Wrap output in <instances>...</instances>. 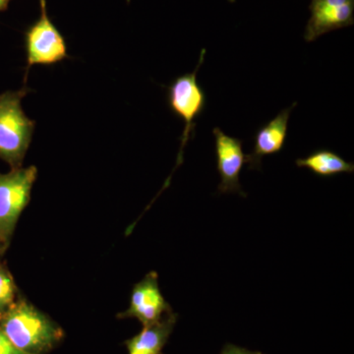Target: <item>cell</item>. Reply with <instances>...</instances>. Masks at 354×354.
I'll return each mask as SVG.
<instances>
[{
    "label": "cell",
    "mask_w": 354,
    "mask_h": 354,
    "mask_svg": "<svg viewBox=\"0 0 354 354\" xmlns=\"http://www.w3.org/2000/svg\"><path fill=\"white\" fill-rule=\"evenodd\" d=\"M0 354H29L20 351L9 341L8 337L0 329Z\"/></svg>",
    "instance_id": "obj_13"
},
{
    "label": "cell",
    "mask_w": 354,
    "mask_h": 354,
    "mask_svg": "<svg viewBox=\"0 0 354 354\" xmlns=\"http://www.w3.org/2000/svg\"><path fill=\"white\" fill-rule=\"evenodd\" d=\"M215 136L216 169L221 176L218 186V194L239 193L246 197L242 190L239 174L244 164H247V155L243 153L241 140L228 136L216 127L213 130Z\"/></svg>",
    "instance_id": "obj_7"
},
{
    "label": "cell",
    "mask_w": 354,
    "mask_h": 354,
    "mask_svg": "<svg viewBox=\"0 0 354 354\" xmlns=\"http://www.w3.org/2000/svg\"><path fill=\"white\" fill-rule=\"evenodd\" d=\"M295 164L320 177H333L354 171L353 162H346L341 156L328 149H320L306 158H297Z\"/></svg>",
    "instance_id": "obj_11"
},
{
    "label": "cell",
    "mask_w": 354,
    "mask_h": 354,
    "mask_svg": "<svg viewBox=\"0 0 354 354\" xmlns=\"http://www.w3.org/2000/svg\"><path fill=\"white\" fill-rule=\"evenodd\" d=\"M176 319V314L169 312L158 322L144 326L138 335L125 342L128 354H162Z\"/></svg>",
    "instance_id": "obj_10"
},
{
    "label": "cell",
    "mask_w": 354,
    "mask_h": 354,
    "mask_svg": "<svg viewBox=\"0 0 354 354\" xmlns=\"http://www.w3.org/2000/svg\"><path fill=\"white\" fill-rule=\"evenodd\" d=\"M309 9L311 16L304 36L307 43L353 25L354 0H311Z\"/></svg>",
    "instance_id": "obj_8"
},
{
    "label": "cell",
    "mask_w": 354,
    "mask_h": 354,
    "mask_svg": "<svg viewBox=\"0 0 354 354\" xmlns=\"http://www.w3.org/2000/svg\"><path fill=\"white\" fill-rule=\"evenodd\" d=\"M297 106V102L291 104L290 108L281 111L274 120L257 130L253 137L252 153L247 155L249 169H261L263 158L283 151L288 136L290 113Z\"/></svg>",
    "instance_id": "obj_9"
},
{
    "label": "cell",
    "mask_w": 354,
    "mask_h": 354,
    "mask_svg": "<svg viewBox=\"0 0 354 354\" xmlns=\"http://www.w3.org/2000/svg\"><path fill=\"white\" fill-rule=\"evenodd\" d=\"M0 329L16 348L44 354L62 341L64 330L26 299H17L0 316Z\"/></svg>",
    "instance_id": "obj_1"
},
{
    "label": "cell",
    "mask_w": 354,
    "mask_h": 354,
    "mask_svg": "<svg viewBox=\"0 0 354 354\" xmlns=\"http://www.w3.org/2000/svg\"><path fill=\"white\" fill-rule=\"evenodd\" d=\"M30 91L23 87L0 94V158L11 169L22 167L36 127L21 106V101Z\"/></svg>",
    "instance_id": "obj_2"
},
{
    "label": "cell",
    "mask_w": 354,
    "mask_h": 354,
    "mask_svg": "<svg viewBox=\"0 0 354 354\" xmlns=\"http://www.w3.org/2000/svg\"><path fill=\"white\" fill-rule=\"evenodd\" d=\"M11 0H0V11H6L8 8Z\"/></svg>",
    "instance_id": "obj_15"
},
{
    "label": "cell",
    "mask_w": 354,
    "mask_h": 354,
    "mask_svg": "<svg viewBox=\"0 0 354 354\" xmlns=\"http://www.w3.org/2000/svg\"><path fill=\"white\" fill-rule=\"evenodd\" d=\"M16 292L17 288L12 276L8 270L0 264V316L6 313L17 300Z\"/></svg>",
    "instance_id": "obj_12"
},
{
    "label": "cell",
    "mask_w": 354,
    "mask_h": 354,
    "mask_svg": "<svg viewBox=\"0 0 354 354\" xmlns=\"http://www.w3.org/2000/svg\"><path fill=\"white\" fill-rule=\"evenodd\" d=\"M4 246L2 245L1 241H0V252H2L3 251Z\"/></svg>",
    "instance_id": "obj_16"
},
{
    "label": "cell",
    "mask_w": 354,
    "mask_h": 354,
    "mask_svg": "<svg viewBox=\"0 0 354 354\" xmlns=\"http://www.w3.org/2000/svg\"><path fill=\"white\" fill-rule=\"evenodd\" d=\"M38 169L35 165L0 174V241L4 248L11 241L21 214L31 199Z\"/></svg>",
    "instance_id": "obj_3"
},
{
    "label": "cell",
    "mask_w": 354,
    "mask_h": 354,
    "mask_svg": "<svg viewBox=\"0 0 354 354\" xmlns=\"http://www.w3.org/2000/svg\"><path fill=\"white\" fill-rule=\"evenodd\" d=\"M169 312L171 305L160 291L157 272L153 271L134 286L129 307L118 317L137 319L144 327L158 322Z\"/></svg>",
    "instance_id": "obj_6"
},
{
    "label": "cell",
    "mask_w": 354,
    "mask_h": 354,
    "mask_svg": "<svg viewBox=\"0 0 354 354\" xmlns=\"http://www.w3.org/2000/svg\"><path fill=\"white\" fill-rule=\"evenodd\" d=\"M41 1V16L25 32L27 70L32 65H53L68 57L64 37L46 13V0Z\"/></svg>",
    "instance_id": "obj_5"
},
{
    "label": "cell",
    "mask_w": 354,
    "mask_h": 354,
    "mask_svg": "<svg viewBox=\"0 0 354 354\" xmlns=\"http://www.w3.org/2000/svg\"><path fill=\"white\" fill-rule=\"evenodd\" d=\"M206 50H202L196 69L191 73L177 77L167 87V104L172 113L184 122V130L181 136L180 151L177 157V165L183 162L184 147L195 133V120L201 116L206 109V93L197 81L198 70L204 62Z\"/></svg>",
    "instance_id": "obj_4"
},
{
    "label": "cell",
    "mask_w": 354,
    "mask_h": 354,
    "mask_svg": "<svg viewBox=\"0 0 354 354\" xmlns=\"http://www.w3.org/2000/svg\"><path fill=\"white\" fill-rule=\"evenodd\" d=\"M221 354H261L260 353H253L248 349L239 348V346L227 344L221 351Z\"/></svg>",
    "instance_id": "obj_14"
}]
</instances>
